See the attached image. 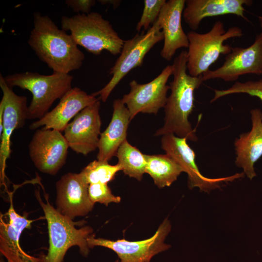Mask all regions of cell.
Instances as JSON below:
<instances>
[{
	"label": "cell",
	"mask_w": 262,
	"mask_h": 262,
	"mask_svg": "<svg viewBox=\"0 0 262 262\" xmlns=\"http://www.w3.org/2000/svg\"><path fill=\"white\" fill-rule=\"evenodd\" d=\"M187 51L182 50L172 65L173 80L170 82L171 93L164 107V124L154 135L172 133L187 140L198 138L189 116L195 108V91L202 83V76L194 77L187 72Z\"/></svg>",
	"instance_id": "obj_1"
},
{
	"label": "cell",
	"mask_w": 262,
	"mask_h": 262,
	"mask_svg": "<svg viewBox=\"0 0 262 262\" xmlns=\"http://www.w3.org/2000/svg\"><path fill=\"white\" fill-rule=\"evenodd\" d=\"M33 23L28 43L41 61L56 72L68 74L81 68L84 54L70 34L39 12L33 14Z\"/></svg>",
	"instance_id": "obj_2"
},
{
	"label": "cell",
	"mask_w": 262,
	"mask_h": 262,
	"mask_svg": "<svg viewBox=\"0 0 262 262\" xmlns=\"http://www.w3.org/2000/svg\"><path fill=\"white\" fill-rule=\"evenodd\" d=\"M35 197L42 208L48 224L49 247L45 256V262H64L68 249L77 246L80 253L87 257L90 251L88 238L93 229L89 226L77 229L76 226L84 224V221L74 222L60 213L49 202V195L44 193L46 202L40 197L39 189L35 190Z\"/></svg>",
	"instance_id": "obj_3"
},
{
	"label": "cell",
	"mask_w": 262,
	"mask_h": 262,
	"mask_svg": "<svg viewBox=\"0 0 262 262\" xmlns=\"http://www.w3.org/2000/svg\"><path fill=\"white\" fill-rule=\"evenodd\" d=\"M4 79L11 88L17 86L32 94L28 106V119H39L54 102L61 99L72 87L73 77L69 73L53 72L50 75L25 72L7 75Z\"/></svg>",
	"instance_id": "obj_4"
},
{
	"label": "cell",
	"mask_w": 262,
	"mask_h": 262,
	"mask_svg": "<svg viewBox=\"0 0 262 262\" xmlns=\"http://www.w3.org/2000/svg\"><path fill=\"white\" fill-rule=\"evenodd\" d=\"M61 23L62 29L69 31L78 45L94 55H99L104 50L114 55L121 51L124 40L98 12L63 16Z\"/></svg>",
	"instance_id": "obj_5"
},
{
	"label": "cell",
	"mask_w": 262,
	"mask_h": 262,
	"mask_svg": "<svg viewBox=\"0 0 262 262\" xmlns=\"http://www.w3.org/2000/svg\"><path fill=\"white\" fill-rule=\"evenodd\" d=\"M189 46L187 68L188 74L194 77L202 75L221 55H228L232 47L224 42L230 38L241 37V28L233 26L227 31L223 23L216 21L207 33H199L191 31L187 33Z\"/></svg>",
	"instance_id": "obj_6"
},
{
	"label": "cell",
	"mask_w": 262,
	"mask_h": 262,
	"mask_svg": "<svg viewBox=\"0 0 262 262\" xmlns=\"http://www.w3.org/2000/svg\"><path fill=\"white\" fill-rule=\"evenodd\" d=\"M163 40L164 34L156 20L146 33H136L125 40L120 55L110 69L111 80L104 87L92 95H99V98L105 102L120 81L132 69L142 66L147 53Z\"/></svg>",
	"instance_id": "obj_7"
},
{
	"label": "cell",
	"mask_w": 262,
	"mask_h": 262,
	"mask_svg": "<svg viewBox=\"0 0 262 262\" xmlns=\"http://www.w3.org/2000/svg\"><path fill=\"white\" fill-rule=\"evenodd\" d=\"M170 230V222L166 218L154 234L145 240L129 241L123 239L113 241L96 238L92 234L88 238L87 244L90 248L99 246L112 250L119 258V262H150L155 255L171 247L170 245L164 243Z\"/></svg>",
	"instance_id": "obj_8"
},
{
	"label": "cell",
	"mask_w": 262,
	"mask_h": 262,
	"mask_svg": "<svg viewBox=\"0 0 262 262\" xmlns=\"http://www.w3.org/2000/svg\"><path fill=\"white\" fill-rule=\"evenodd\" d=\"M185 138H180L172 133L162 135L161 140V147L165 154L170 156L187 174L189 189L197 187L200 191L209 193L215 189L220 188L224 182L232 181L244 177L243 172L218 178L204 176L196 163L195 153Z\"/></svg>",
	"instance_id": "obj_9"
},
{
	"label": "cell",
	"mask_w": 262,
	"mask_h": 262,
	"mask_svg": "<svg viewBox=\"0 0 262 262\" xmlns=\"http://www.w3.org/2000/svg\"><path fill=\"white\" fill-rule=\"evenodd\" d=\"M2 98L0 102V179H4L7 159L11 154V137L16 130L24 127L28 119L27 97L15 94L0 74Z\"/></svg>",
	"instance_id": "obj_10"
},
{
	"label": "cell",
	"mask_w": 262,
	"mask_h": 262,
	"mask_svg": "<svg viewBox=\"0 0 262 262\" xmlns=\"http://www.w3.org/2000/svg\"><path fill=\"white\" fill-rule=\"evenodd\" d=\"M28 147L36 168L43 173L55 175L66 163L69 147L61 132L41 128L35 131Z\"/></svg>",
	"instance_id": "obj_11"
},
{
	"label": "cell",
	"mask_w": 262,
	"mask_h": 262,
	"mask_svg": "<svg viewBox=\"0 0 262 262\" xmlns=\"http://www.w3.org/2000/svg\"><path fill=\"white\" fill-rule=\"evenodd\" d=\"M171 75L172 66L169 65L148 83L140 84L134 80L129 83L130 91L121 100L129 111L131 120L139 113L156 115L164 108L170 89L167 82Z\"/></svg>",
	"instance_id": "obj_12"
},
{
	"label": "cell",
	"mask_w": 262,
	"mask_h": 262,
	"mask_svg": "<svg viewBox=\"0 0 262 262\" xmlns=\"http://www.w3.org/2000/svg\"><path fill=\"white\" fill-rule=\"evenodd\" d=\"M248 74L262 75V32L249 47L232 48L221 66L209 70L202 76L203 82L214 79L233 82Z\"/></svg>",
	"instance_id": "obj_13"
},
{
	"label": "cell",
	"mask_w": 262,
	"mask_h": 262,
	"mask_svg": "<svg viewBox=\"0 0 262 262\" xmlns=\"http://www.w3.org/2000/svg\"><path fill=\"white\" fill-rule=\"evenodd\" d=\"M99 99L81 111L64 130L69 147L78 154L87 155L98 148L101 121Z\"/></svg>",
	"instance_id": "obj_14"
},
{
	"label": "cell",
	"mask_w": 262,
	"mask_h": 262,
	"mask_svg": "<svg viewBox=\"0 0 262 262\" xmlns=\"http://www.w3.org/2000/svg\"><path fill=\"white\" fill-rule=\"evenodd\" d=\"M88 186L81 174L68 172L56 183V209L71 220L84 216L93 209L88 196Z\"/></svg>",
	"instance_id": "obj_15"
},
{
	"label": "cell",
	"mask_w": 262,
	"mask_h": 262,
	"mask_svg": "<svg viewBox=\"0 0 262 262\" xmlns=\"http://www.w3.org/2000/svg\"><path fill=\"white\" fill-rule=\"evenodd\" d=\"M12 196L10 206L5 213L8 221L6 222L1 213L0 216V252L7 262H45V255L33 256L23 250L19 245V238L23 230L30 229L34 220L27 218V213H17L13 206Z\"/></svg>",
	"instance_id": "obj_16"
},
{
	"label": "cell",
	"mask_w": 262,
	"mask_h": 262,
	"mask_svg": "<svg viewBox=\"0 0 262 262\" xmlns=\"http://www.w3.org/2000/svg\"><path fill=\"white\" fill-rule=\"evenodd\" d=\"M99 99L92 94H87L77 87L72 88L60 99L55 108L40 119L33 122L29 128L34 130L42 127L44 129H52L62 132L71 119Z\"/></svg>",
	"instance_id": "obj_17"
},
{
	"label": "cell",
	"mask_w": 262,
	"mask_h": 262,
	"mask_svg": "<svg viewBox=\"0 0 262 262\" xmlns=\"http://www.w3.org/2000/svg\"><path fill=\"white\" fill-rule=\"evenodd\" d=\"M185 0H169L163 6L157 21L164 34V46L161 51L163 58L170 61L176 51L187 48L189 41L182 28L181 17Z\"/></svg>",
	"instance_id": "obj_18"
},
{
	"label": "cell",
	"mask_w": 262,
	"mask_h": 262,
	"mask_svg": "<svg viewBox=\"0 0 262 262\" xmlns=\"http://www.w3.org/2000/svg\"><path fill=\"white\" fill-rule=\"evenodd\" d=\"M252 126L235 139L234 145L236 166L242 168L250 180L257 176L254 164L262 156V111L256 108L250 111Z\"/></svg>",
	"instance_id": "obj_19"
},
{
	"label": "cell",
	"mask_w": 262,
	"mask_h": 262,
	"mask_svg": "<svg viewBox=\"0 0 262 262\" xmlns=\"http://www.w3.org/2000/svg\"><path fill=\"white\" fill-rule=\"evenodd\" d=\"M251 0H185L182 16L185 22L195 31L205 18L232 14L248 21L244 6H251Z\"/></svg>",
	"instance_id": "obj_20"
},
{
	"label": "cell",
	"mask_w": 262,
	"mask_h": 262,
	"mask_svg": "<svg viewBox=\"0 0 262 262\" xmlns=\"http://www.w3.org/2000/svg\"><path fill=\"white\" fill-rule=\"evenodd\" d=\"M113 107L111 120L99 137L97 157L102 162H108L116 156L118 149L127 140V130L131 121L129 111L121 99H115Z\"/></svg>",
	"instance_id": "obj_21"
},
{
	"label": "cell",
	"mask_w": 262,
	"mask_h": 262,
	"mask_svg": "<svg viewBox=\"0 0 262 262\" xmlns=\"http://www.w3.org/2000/svg\"><path fill=\"white\" fill-rule=\"evenodd\" d=\"M146 173L159 188L170 186L183 170L167 154L146 155Z\"/></svg>",
	"instance_id": "obj_22"
},
{
	"label": "cell",
	"mask_w": 262,
	"mask_h": 262,
	"mask_svg": "<svg viewBox=\"0 0 262 262\" xmlns=\"http://www.w3.org/2000/svg\"><path fill=\"white\" fill-rule=\"evenodd\" d=\"M116 156L125 175L139 181L142 179L147 165L145 154L126 140L118 149Z\"/></svg>",
	"instance_id": "obj_23"
},
{
	"label": "cell",
	"mask_w": 262,
	"mask_h": 262,
	"mask_svg": "<svg viewBox=\"0 0 262 262\" xmlns=\"http://www.w3.org/2000/svg\"><path fill=\"white\" fill-rule=\"evenodd\" d=\"M122 170L121 166L110 164L108 162L94 160L90 163L80 173L83 180L88 184L106 183L112 181L116 173Z\"/></svg>",
	"instance_id": "obj_24"
},
{
	"label": "cell",
	"mask_w": 262,
	"mask_h": 262,
	"mask_svg": "<svg viewBox=\"0 0 262 262\" xmlns=\"http://www.w3.org/2000/svg\"><path fill=\"white\" fill-rule=\"evenodd\" d=\"M214 95L210 101L213 103L223 97L235 94H246L259 98L262 101V78L257 81L236 82L229 88L214 90Z\"/></svg>",
	"instance_id": "obj_25"
},
{
	"label": "cell",
	"mask_w": 262,
	"mask_h": 262,
	"mask_svg": "<svg viewBox=\"0 0 262 262\" xmlns=\"http://www.w3.org/2000/svg\"><path fill=\"white\" fill-rule=\"evenodd\" d=\"M166 1L165 0H145L144 9L140 19L137 24L136 30L140 31L143 28L144 30L147 31L149 25L153 24L158 19Z\"/></svg>",
	"instance_id": "obj_26"
},
{
	"label": "cell",
	"mask_w": 262,
	"mask_h": 262,
	"mask_svg": "<svg viewBox=\"0 0 262 262\" xmlns=\"http://www.w3.org/2000/svg\"><path fill=\"white\" fill-rule=\"evenodd\" d=\"M88 196L94 204L98 202L108 206L110 203H119L121 197L113 195L108 184L93 183L88 186Z\"/></svg>",
	"instance_id": "obj_27"
},
{
	"label": "cell",
	"mask_w": 262,
	"mask_h": 262,
	"mask_svg": "<svg viewBox=\"0 0 262 262\" xmlns=\"http://www.w3.org/2000/svg\"><path fill=\"white\" fill-rule=\"evenodd\" d=\"M96 2L95 0H66L65 1L66 5L71 8L77 14H80V12L85 14L90 13L92 7Z\"/></svg>",
	"instance_id": "obj_28"
},
{
	"label": "cell",
	"mask_w": 262,
	"mask_h": 262,
	"mask_svg": "<svg viewBox=\"0 0 262 262\" xmlns=\"http://www.w3.org/2000/svg\"><path fill=\"white\" fill-rule=\"evenodd\" d=\"M98 1L102 5H112L114 8H116L120 5L121 1L118 0H99Z\"/></svg>",
	"instance_id": "obj_29"
},
{
	"label": "cell",
	"mask_w": 262,
	"mask_h": 262,
	"mask_svg": "<svg viewBox=\"0 0 262 262\" xmlns=\"http://www.w3.org/2000/svg\"><path fill=\"white\" fill-rule=\"evenodd\" d=\"M258 21H259V24H260V26L262 30V16H258Z\"/></svg>",
	"instance_id": "obj_30"
},
{
	"label": "cell",
	"mask_w": 262,
	"mask_h": 262,
	"mask_svg": "<svg viewBox=\"0 0 262 262\" xmlns=\"http://www.w3.org/2000/svg\"><path fill=\"white\" fill-rule=\"evenodd\" d=\"M119 262V260H116V261H115V262Z\"/></svg>",
	"instance_id": "obj_31"
},
{
	"label": "cell",
	"mask_w": 262,
	"mask_h": 262,
	"mask_svg": "<svg viewBox=\"0 0 262 262\" xmlns=\"http://www.w3.org/2000/svg\"><path fill=\"white\" fill-rule=\"evenodd\" d=\"M0 262H3V260H1H1H0Z\"/></svg>",
	"instance_id": "obj_32"
}]
</instances>
